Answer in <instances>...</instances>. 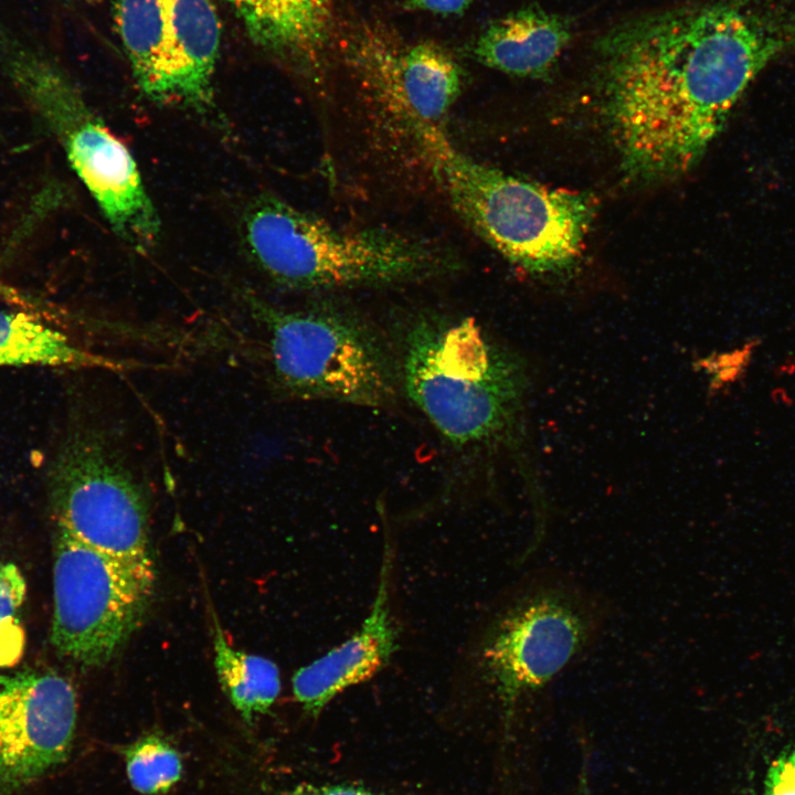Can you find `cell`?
I'll use <instances>...</instances> for the list:
<instances>
[{
	"label": "cell",
	"instance_id": "obj_11",
	"mask_svg": "<svg viewBox=\"0 0 795 795\" xmlns=\"http://www.w3.org/2000/svg\"><path fill=\"white\" fill-rule=\"evenodd\" d=\"M346 56L363 86L415 124H434L449 112L464 84L463 71L443 46L405 43L379 24L357 29Z\"/></svg>",
	"mask_w": 795,
	"mask_h": 795
},
{
	"label": "cell",
	"instance_id": "obj_16",
	"mask_svg": "<svg viewBox=\"0 0 795 795\" xmlns=\"http://www.w3.org/2000/svg\"><path fill=\"white\" fill-rule=\"evenodd\" d=\"M26 365L124 370L134 364L77 346L34 314L0 310V368Z\"/></svg>",
	"mask_w": 795,
	"mask_h": 795
},
{
	"label": "cell",
	"instance_id": "obj_23",
	"mask_svg": "<svg viewBox=\"0 0 795 795\" xmlns=\"http://www.w3.org/2000/svg\"><path fill=\"white\" fill-rule=\"evenodd\" d=\"M0 297L13 303L22 308H29L33 304V299L23 295L15 288L8 286L0 279Z\"/></svg>",
	"mask_w": 795,
	"mask_h": 795
},
{
	"label": "cell",
	"instance_id": "obj_12",
	"mask_svg": "<svg viewBox=\"0 0 795 795\" xmlns=\"http://www.w3.org/2000/svg\"><path fill=\"white\" fill-rule=\"evenodd\" d=\"M76 718V693L64 677L36 671L0 676V795L65 761Z\"/></svg>",
	"mask_w": 795,
	"mask_h": 795
},
{
	"label": "cell",
	"instance_id": "obj_7",
	"mask_svg": "<svg viewBox=\"0 0 795 795\" xmlns=\"http://www.w3.org/2000/svg\"><path fill=\"white\" fill-rule=\"evenodd\" d=\"M607 610L598 596L564 576L539 574L497 615L481 642L483 680L511 719L586 654Z\"/></svg>",
	"mask_w": 795,
	"mask_h": 795
},
{
	"label": "cell",
	"instance_id": "obj_22",
	"mask_svg": "<svg viewBox=\"0 0 795 795\" xmlns=\"http://www.w3.org/2000/svg\"><path fill=\"white\" fill-rule=\"evenodd\" d=\"M473 1L474 0H407V7L438 14H459L465 11Z\"/></svg>",
	"mask_w": 795,
	"mask_h": 795
},
{
	"label": "cell",
	"instance_id": "obj_3",
	"mask_svg": "<svg viewBox=\"0 0 795 795\" xmlns=\"http://www.w3.org/2000/svg\"><path fill=\"white\" fill-rule=\"evenodd\" d=\"M412 129L453 210L492 248L532 273L561 272L576 261L593 216L587 197L481 163L439 125Z\"/></svg>",
	"mask_w": 795,
	"mask_h": 795
},
{
	"label": "cell",
	"instance_id": "obj_8",
	"mask_svg": "<svg viewBox=\"0 0 795 795\" xmlns=\"http://www.w3.org/2000/svg\"><path fill=\"white\" fill-rule=\"evenodd\" d=\"M51 639L84 666L108 662L140 626L155 589L150 554L99 551L56 526Z\"/></svg>",
	"mask_w": 795,
	"mask_h": 795
},
{
	"label": "cell",
	"instance_id": "obj_13",
	"mask_svg": "<svg viewBox=\"0 0 795 795\" xmlns=\"http://www.w3.org/2000/svg\"><path fill=\"white\" fill-rule=\"evenodd\" d=\"M392 560L391 541L385 538L377 593L361 628L295 672L293 692L307 713L319 714L340 692L371 679L396 650L398 633L390 608Z\"/></svg>",
	"mask_w": 795,
	"mask_h": 795
},
{
	"label": "cell",
	"instance_id": "obj_6",
	"mask_svg": "<svg viewBox=\"0 0 795 795\" xmlns=\"http://www.w3.org/2000/svg\"><path fill=\"white\" fill-rule=\"evenodd\" d=\"M244 298L266 329L273 378L285 393L364 407L395 400L399 363L367 321L328 307L289 310Z\"/></svg>",
	"mask_w": 795,
	"mask_h": 795
},
{
	"label": "cell",
	"instance_id": "obj_1",
	"mask_svg": "<svg viewBox=\"0 0 795 795\" xmlns=\"http://www.w3.org/2000/svg\"><path fill=\"white\" fill-rule=\"evenodd\" d=\"M594 53L622 166L643 181L691 169L752 82L728 54L713 0L622 21Z\"/></svg>",
	"mask_w": 795,
	"mask_h": 795
},
{
	"label": "cell",
	"instance_id": "obj_2",
	"mask_svg": "<svg viewBox=\"0 0 795 795\" xmlns=\"http://www.w3.org/2000/svg\"><path fill=\"white\" fill-rule=\"evenodd\" d=\"M241 233L258 269L296 290L404 284L449 273L457 265L423 240L386 229L341 230L272 194L247 204Z\"/></svg>",
	"mask_w": 795,
	"mask_h": 795
},
{
	"label": "cell",
	"instance_id": "obj_17",
	"mask_svg": "<svg viewBox=\"0 0 795 795\" xmlns=\"http://www.w3.org/2000/svg\"><path fill=\"white\" fill-rule=\"evenodd\" d=\"M212 627L214 667L221 688L241 717L252 723L277 699L282 688L279 669L265 657L233 648L214 614Z\"/></svg>",
	"mask_w": 795,
	"mask_h": 795
},
{
	"label": "cell",
	"instance_id": "obj_15",
	"mask_svg": "<svg viewBox=\"0 0 795 795\" xmlns=\"http://www.w3.org/2000/svg\"><path fill=\"white\" fill-rule=\"evenodd\" d=\"M250 38L283 59L310 62L326 44L331 0H226Z\"/></svg>",
	"mask_w": 795,
	"mask_h": 795
},
{
	"label": "cell",
	"instance_id": "obj_24",
	"mask_svg": "<svg viewBox=\"0 0 795 795\" xmlns=\"http://www.w3.org/2000/svg\"><path fill=\"white\" fill-rule=\"evenodd\" d=\"M577 795H589V793L586 792L585 787H582Z\"/></svg>",
	"mask_w": 795,
	"mask_h": 795
},
{
	"label": "cell",
	"instance_id": "obj_4",
	"mask_svg": "<svg viewBox=\"0 0 795 795\" xmlns=\"http://www.w3.org/2000/svg\"><path fill=\"white\" fill-rule=\"evenodd\" d=\"M407 398L454 446L505 441L522 406L526 373L471 318L421 316L402 340Z\"/></svg>",
	"mask_w": 795,
	"mask_h": 795
},
{
	"label": "cell",
	"instance_id": "obj_19",
	"mask_svg": "<svg viewBox=\"0 0 795 795\" xmlns=\"http://www.w3.org/2000/svg\"><path fill=\"white\" fill-rule=\"evenodd\" d=\"M25 581L14 564L0 565V636L7 637L14 627L15 614L25 595Z\"/></svg>",
	"mask_w": 795,
	"mask_h": 795
},
{
	"label": "cell",
	"instance_id": "obj_10",
	"mask_svg": "<svg viewBox=\"0 0 795 795\" xmlns=\"http://www.w3.org/2000/svg\"><path fill=\"white\" fill-rule=\"evenodd\" d=\"M116 24L144 95L211 105L221 24L210 0H118Z\"/></svg>",
	"mask_w": 795,
	"mask_h": 795
},
{
	"label": "cell",
	"instance_id": "obj_20",
	"mask_svg": "<svg viewBox=\"0 0 795 795\" xmlns=\"http://www.w3.org/2000/svg\"><path fill=\"white\" fill-rule=\"evenodd\" d=\"M764 795H795V750L781 755L771 765Z\"/></svg>",
	"mask_w": 795,
	"mask_h": 795
},
{
	"label": "cell",
	"instance_id": "obj_18",
	"mask_svg": "<svg viewBox=\"0 0 795 795\" xmlns=\"http://www.w3.org/2000/svg\"><path fill=\"white\" fill-rule=\"evenodd\" d=\"M121 752L130 785L140 794H165L181 778V756L159 734L142 735L124 746Z\"/></svg>",
	"mask_w": 795,
	"mask_h": 795
},
{
	"label": "cell",
	"instance_id": "obj_5",
	"mask_svg": "<svg viewBox=\"0 0 795 795\" xmlns=\"http://www.w3.org/2000/svg\"><path fill=\"white\" fill-rule=\"evenodd\" d=\"M0 53L9 77L57 137L116 235L148 252L158 242L160 221L129 149L44 53L3 32Z\"/></svg>",
	"mask_w": 795,
	"mask_h": 795
},
{
	"label": "cell",
	"instance_id": "obj_21",
	"mask_svg": "<svg viewBox=\"0 0 795 795\" xmlns=\"http://www.w3.org/2000/svg\"><path fill=\"white\" fill-rule=\"evenodd\" d=\"M280 795H375L369 791L348 785L300 784Z\"/></svg>",
	"mask_w": 795,
	"mask_h": 795
},
{
	"label": "cell",
	"instance_id": "obj_14",
	"mask_svg": "<svg viewBox=\"0 0 795 795\" xmlns=\"http://www.w3.org/2000/svg\"><path fill=\"white\" fill-rule=\"evenodd\" d=\"M572 36L571 22L539 6H528L489 23L470 47L490 68L518 77H547Z\"/></svg>",
	"mask_w": 795,
	"mask_h": 795
},
{
	"label": "cell",
	"instance_id": "obj_9",
	"mask_svg": "<svg viewBox=\"0 0 795 795\" xmlns=\"http://www.w3.org/2000/svg\"><path fill=\"white\" fill-rule=\"evenodd\" d=\"M120 445L106 428H73L49 469V495L56 526L109 554H150L149 507L145 490Z\"/></svg>",
	"mask_w": 795,
	"mask_h": 795
}]
</instances>
